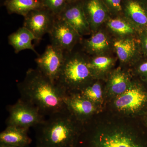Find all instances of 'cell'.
<instances>
[{
  "label": "cell",
  "mask_w": 147,
  "mask_h": 147,
  "mask_svg": "<svg viewBox=\"0 0 147 147\" xmlns=\"http://www.w3.org/2000/svg\"><path fill=\"white\" fill-rule=\"evenodd\" d=\"M21 99L36 107L44 116L65 108V92L38 69H29L24 80L18 84Z\"/></svg>",
  "instance_id": "obj_1"
},
{
  "label": "cell",
  "mask_w": 147,
  "mask_h": 147,
  "mask_svg": "<svg viewBox=\"0 0 147 147\" xmlns=\"http://www.w3.org/2000/svg\"><path fill=\"white\" fill-rule=\"evenodd\" d=\"M38 125V147H74L84 127V124L66 108L48 116Z\"/></svg>",
  "instance_id": "obj_2"
},
{
  "label": "cell",
  "mask_w": 147,
  "mask_h": 147,
  "mask_svg": "<svg viewBox=\"0 0 147 147\" xmlns=\"http://www.w3.org/2000/svg\"><path fill=\"white\" fill-rule=\"evenodd\" d=\"M95 80L88 64V56L78 45L66 52L62 68L56 83L65 93L79 92Z\"/></svg>",
  "instance_id": "obj_3"
},
{
  "label": "cell",
  "mask_w": 147,
  "mask_h": 147,
  "mask_svg": "<svg viewBox=\"0 0 147 147\" xmlns=\"http://www.w3.org/2000/svg\"><path fill=\"white\" fill-rule=\"evenodd\" d=\"M105 109L123 117H142L147 112V83L134 77L130 88L107 102Z\"/></svg>",
  "instance_id": "obj_4"
},
{
  "label": "cell",
  "mask_w": 147,
  "mask_h": 147,
  "mask_svg": "<svg viewBox=\"0 0 147 147\" xmlns=\"http://www.w3.org/2000/svg\"><path fill=\"white\" fill-rule=\"evenodd\" d=\"M9 115L6 121L7 126L12 125L29 128L37 126L45 119L39 110L30 103L19 99L8 108Z\"/></svg>",
  "instance_id": "obj_5"
},
{
  "label": "cell",
  "mask_w": 147,
  "mask_h": 147,
  "mask_svg": "<svg viewBox=\"0 0 147 147\" xmlns=\"http://www.w3.org/2000/svg\"><path fill=\"white\" fill-rule=\"evenodd\" d=\"M49 34L51 44L65 52L72 51L84 38L67 22L57 16Z\"/></svg>",
  "instance_id": "obj_6"
},
{
  "label": "cell",
  "mask_w": 147,
  "mask_h": 147,
  "mask_svg": "<svg viewBox=\"0 0 147 147\" xmlns=\"http://www.w3.org/2000/svg\"><path fill=\"white\" fill-rule=\"evenodd\" d=\"M66 52L52 44L35 59L37 68L53 83H56L63 65Z\"/></svg>",
  "instance_id": "obj_7"
},
{
  "label": "cell",
  "mask_w": 147,
  "mask_h": 147,
  "mask_svg": "<svg viewBox=\"0 0 147 147\" xmlns=\"http://www.w3.org/2000/svg\"><path fill=\"white\" fill-rule=\"evenodd\" d=\"M64 101L66 108L84 124L103 110L79 92L65 93Z\"/></svg>",
  "instance_id": "obj_8"
},
{
  "label": "cell",
  "mask_w": 147,
  "mask_h": 147,
  "mask_svg": "<svg viewBox=\"0 0 147 147\" xmlns=\"http://www.w3.org/2000/svg\"><path fill=\"white\" fill-rule=\"evenodd\" d=\"M113 38V49L119 65L129 69L143 56L139 36Z\"/></svg>",
  "instance_id": "obj_9"
},
{
  "label": "cell",
  "mask_w": 147,
  "mask_h": 147,
  "mask_svg": "<svg viewBox=\"0 0 147 147\" xmlns=\"http://www.w3.org/2000/svg\"><path fill=\"white\" fill-rule=\"evenodd\" d=\"M57 16L45 7L35 9L24 17L23 26L29 30L37 40L42 39L53 28Z\"/></svg>",
  "instance_id": "obj_10"
},
{
  "label": "cell",
  "mask_w": 147,
  "mask_h": 147,
  "mask_svg": "<svg viewBox=\"0 0 147 147\" xmlns=\"http://www.w3.org/2000/svg\"><path fill=\"white\" fill-rule=\"evenodd\" d=\"M133 78L129 69L117 66L105 81L106 104L126 92L131 86Z\"/></svg>",
  "instance_id": "obj_11"
},
{
  "label": "cell",
  "mask_w": 147,
  "mask_h": 147,
  "mask_svg": "<svg viewBox=\"0 0 147 147\" xmlns=\"http://www.w3.org/2000/svg\"><path fill=\"white\" fill-rule=\"evenodd\" d=\"M87 38H83L79 46L89 56L113 53V37L103 26Z\"/></svg>",
  "instance_id": "obj_12"
},
{
  "label": "cell",
  "mask_w": 147,
  "mask_h": 147,
  "mask_svg": "<svg viewBox=\"0 0 147 147\" xmlns=\"http://www.w3.org/2000/svg\"><path fill=\"white\" fill-rule=\"evenodd\" d=\"M57 16L67 22L83 37L91 34L89 24L82 7V0L67 3Z\"/></svg>",
  "instance_id": "obj_13"
},
{
  "label": "cell",
  "mask_w": 147,
  "mask_h": 147,
  "mask_svg": "<svg viewBox=\"0 0 147 147\" xmlns=\"http://www.w3.org/2000/svg\"><path fill=\"white\" fill-rule=\"evenodd\" d=\"M82 2L92 33L95 32L104 26L110 12L102 0H82Z\"/></svg>",
  "instance_id": "obj_14"
},
{
  "label": "cell",
  "mask_w": 147,
  "mask_h": 147,
  "mask_svg": "<svg viewBox=\"0 0 147 147\" xmlns=\"http://www.w3.org/2000/svg\"><path fill=\"white\" fill-rule=\"evenodd\" d=\"M123 15L139 31L147 29V4L142 0H123Z\"/></svg>",
  "instance_id": "obj_15"
},
{
  "label": "cell",
  "mask_w": 147,
  "mask_h": 147,
  "mask_svg": "<svg viewBox=\"0 0 147 147\" xmlns=\"http://www.w3.org/2000/svg\"><path fill=\"white\" fill-rule=\"evenodd\" d=\"M118 63L115 53L88 56V64L94 79L105 81Z\"/></svg>",
  "instance_id": "obj_16"
},
{
  "label": "cell",
  "mask_w": 147,
  "mask_h": 147,
  "mask_svg": "<svg viewBox=\"0 0 147 147\" xmlns=\"http://www.w3.org/2000/svg\"><path fill=\"white\" fill-rule=\"evenodd\" d=\"M103 26L113 38L139 36L140 31L123 15H110Z\"/></svg>",
  "instance_id": "obj_17"
},
{
  "label": "cell",
  "mask_w": 147,
  "mask_h": 147,
  "mask_svg": "<svg viewBox=\"0 0 147 147\" xmlns=\"http://www.w3.org/2000/svg\"><path fill=\"white\" fill-rule=\"evenodd\" d=\"M29 128L8 125L0 134L1 144L15 146H28L32 142L28 135Z\"/></svg>",
  "instance_id": "obj_18"
},
{
  "label": "cell",
  "mask_w": 147,
  "mask_h": 147,
  "mask_svg": "<svg viewBox=\"0 0 147 147\" xmlns=\"http://www.w3.org/2000/svg\"><path fill=\"white\" fill-rule=\"evenodd\" d=\"M34 40H36L34 34L24 26L19 28L8 37L9 44L13 47L15 53H18L24 50H30L38 56L39 55L32 44V42Z\"/></svg>",
  "instance_id": "obj_19"
},
{
  "label": "cell",
  "mask_w": 147,
  "mask_h": 147,
  "mask_svg": "<svg viewBox=\"0 0 147 147\" xmlns=\"http://www.w3.org/2000/svg\"><path fill=\"white\" fill-rule=\"evenodd\" d=\"M79 93L102 110L105 109L106 105L105 81L95 79Z\"/></svg>",
  "instance_id": "obj_20"
},
{
  "label": "cell",
  "mask_w": 147,
  "mask_h": 147,
  "mask_svg": "<svg viewBox=\"0 0 147 147\" xmlns=\"http://www.w3.org/2000/svg\"><path fill=\"white\" fill-rule=\"evenodd\" d=\"M4 3L9 13L24 17L32 11L44 7L40 0H5Z\"/></svg>",
  "instance_id": "obj_21"
},
{
  "label": "cell",
  "mask_w": 147,
  "mask_h": 147,
  "mask_svg": "<svg viewBox=\"0 0 147 147\" xmlns=\"http://www.w3.org/2000/svg\"><path fill=\"white\" fill-rule=\"evenodd\" d=\"M129 69L134 77L147 83V56L143 55Z\"/></svg>",
  "instance_id": "obj_22"
},
{
  "label": "cell",
  "mask_w": 147,
  "mask_h": 147,
  "mask_svg": "<svg viewBox=\"0 0 147 147\" xmlns=\"http://www.w3.org/2000/svg\"><path fill=\"white\" fill-rule=\"evenodd\" d=\"M44 7L58 16L67 4L66 0H40Z\"/></svg>",
  "instance_id": "obj_23"
},
{
  "label": "cell",
  "mask_w": 147,
  "mask_h": 147,
  "mask_svg": "<svg viewBox=\"0 0 147 147\" xmlns=\"http://www.w3.org/2000/svg\"><path fill=\"white\" fill-rule=\"evenodd\" d=\"M123 0H102L111 16L123 15L122 4Z\"/></svg>",
  "instance_id": "obj_24"
},
{
  "label": "cell",
  "mask_w": 147,
  "mask_h": 147,
  "mask_svg": "<svg viewBox=\"0 0 147 147\" xmlns=\"http://www.w3.org/2000/svg\"><path fill=\"white\" fill-rule=\"evenodd\" d=\"M139 39L143 55L147 56V29L139 32Z\"/></svg>",
  "instance_id": "obj_25"
},
{
  "label": "cell",
  "mask_w": 147,
  "mask_h": 147,
  "mask_svg": "<svg viewBox=\"0 0 147 147\" xmlns=\"http://www.w3.org/2000/svg\"><path fill=\"white\" fill-rule=\"evenodd\" d=\"M140 118L142 120V122H143L147 130V112L144 114L142 117H140Z\"/></svg>",
  "instance_id": "obj_26"
},
{
  "label": "cell",
  "mask_w": 147,
  "mask_h": 147,
  "mask_svg": "<svg viewBox=\"0 0 147 147\" xmlns=\"http://www.w3.org/2000/svg\"><path fill=\"white\" fill-rule=\"evenodd\" d=\"M0 147H28V146L25 147H19L15 146H10V145L4 144H1Z\"/></svg>",
  "instance_id": "obj_27"
},
{
  "label": "cell",
  "mask_w": 147,
  "mask_h": 147,
  "mask_svg": "<svg viewBox=\"0 0 147 147\" xmlns=\"http://www.w3.org/2000/svg\"><path fill=\"white\" fill-rule=\"evenodd\" d=\"M66 1L67 3H71L78 1H81V0H66Z\"/></svg>",
  "instance_id": "obj_28"
},
{
  "label": "cell",
  "mask_w": 147,
  "mask_h": 147,
  "mask_svg": "<svg viewBox=\"0 0 147 147\" xmlns=\"http://www.w3.org/2000/svg\"><path fill=\"white\" fill-rule=\"evenodd\" d=\"M142 1L147 4V0H142Z\"/></svg>",
  "instance_id": "obj_29"
}]
</instances>
